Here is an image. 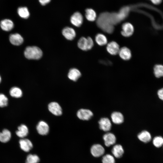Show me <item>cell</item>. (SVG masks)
I'll return each mask as SVG.
<instances>
[{"mask_svg":"<svg viewBox=\"0 0 163 163\" xmlns=\"http://www.w3.org/2000/svg\"><path fill=\"white\" fill-rule=\"evenodd\" d=\"M25 57L29 59H39L42 56L43 52L39 47L35 46L27 47L24 51Z\"/></svg>","mask_w":163,"mask_h":163,"instance_id":"6da1fadb","label":"cell"},{"mask_svg":"<svg viewBox=\"0 0 163 163\" xmlns=\"http://www.w3.org/2000/svg\"><path fill=\"white\" fill-rule=\"evenodd\" d=\"M77 115L80 120H87L91 118L93 116V113L89 110L81 109L78 111Z\"/></svg>","mask_w":163,"mask_h":163,"instance_id":"7a4b0ae2","label":"cell"},{"mask_svg":"<svg viewBox=\"0 0 163 163\" xmlns=\"http://www.w3.org/2000/svg\"><path fill=\"white\" fill-rule=\"evenodd\" d=\"M122 28L121 34L123 36L126 37H129L132 35L134 30L133 25L128 22L123 24Z\"/></svg>","mask_w":163,"mask_h":163,"instance_id":"3957f363","label":"cell"},{"mask_svg":"<svg viewBox=\"0 0 163 163\" xmlns=\"http://www.w3.org/2000/svg\"><path fill=\"white\" fill-rule=\"evenodd\" d=\"M48 108L49 111L55 115L59 116L62 114V108L56 102H53L50 103L48 105Z\"/></svg>","mask_w":163,"mask_h":163,"instance_id":"277c9868","label":"cell"},{"mask_svg":"<svg viewBox=\"0 0 163 163\" xmlns=\"http://www.w3.org/2000/svg\"><path fill=\"white\" fill-rule=\"evenodd\" d=\"M70 21L72 24L74 26L79 27L82 25L83 23L82 15L78 12H75L71 16Z\"/></svg>","mask_w":163,"mask_h":163,"instance_id":"5b68a950","label":"cell"},{"mask_svg":"<svg viewBox=\"0 0 163 163\" xmlns=\"http://www.w3.org/2000/svg\"><path fill=\"white\" fill-rule=\"evenodd\" d=\"M105 152L104 147L101 145L96 144L93 145L91 148V152L93 156L97 157L103 155Z\"/></svg>","mask_w":163,"mask_h":163,"instance_id":"8992f818","label":"cell"},{"mask_svg":"<svg viewBox=\"0 0 163 163\" xmlns=\"http://www.w3.org/2000/svg\"><path fill=\"white\" fill-rule=\"evenodd\" d=\"M37 131L39 134L41 135H46L49 132V128L48 124L43 121H40L36 127Z\"/></svg>","mask_w":163,"mask_h":163,"instance_id":"52a82bcc","label":"cell"},{"mask_svg":"<svg viewBox=\"0 0 163 163\" xmlns=\"http://www.w3.org/2000/svg\"><path fill=\"white\" fill-rule=\"evenodd\" d=\"M100 129L104 131H109L111 127V123L110 120L107 118H102L98 122Z\"/></svg>","mask_w":163,"mask_h":163,"instance_id":"ba28073f","label":"cell"},{"mask_svg":"<svg viewBox=\"0 0 163 163\" xmlns=\"http://www.w3.org/2000/svg\"><path fill=\"white\" fill-rule=\"evenodd\" d=\"M19 143L21 149L26 152H29L33 146L32 142L27 139H21L20 140Z\"/></svg>","mask_w":163,"mask_h":163,"instance_id":"9c48e42d","label":"cell"},{"mask_svg":"<svg viewBox=\"0 0 163 163\" xmlns=\"http://www.w3.org/2000/svg\"><path fill=\"white\" fill-rule=\"evenodd\" d=\"M106 49L107 52L112 55H116L118 54L120 50L119 45L114 41L109 43L107 44Z\"/></svg>","mask_w":163,"mask_h":163,"instance_id":"30bf717a","label":"cell"},{"mask_svg":"<svg viewBox=\"0 0 163 163\" xmlns=\"http://www.w3.org/2000/svg\"><path fill=\"white\" fill-rule=\"evenodd\" d=\"M9 41L12 44L15 46H19L23 43L24 39L19 34L15 33L10 35Z\"/></svg>","mask_w":163,"mask_h":163,"instance_id":"8fae6325","label":"cell"},{"mask_svg":"<svg viewBox=\"0 0 163 163\" xmlns=\"http://www.w3.org/2000/svg\"><path fill=\"white\" fill-rule=\"evenodd\" d=\"M103 139L105 145L109 147L115 143L116 142V137L114 134L111 133H107L104 134Z\"/></svg>","mask_w":163,"mask_h":163,"instance_id":"7c38bea8","label":"cell"},{"mask_svg":"<svg viewBox=\"0 0 163 163\" xmlns=\"http://www.w3.org/2000/svg\"><path fill=\"white\" fill-rule=\"evenodd\" d=\"M62 33L67 39L69 40H73L76 36V33L74 30L69 27L64 28L62 30Z\"/></svg>","mask_w":163,"mask_h":163,"instance_id":"4fadbf2b","label":"cell"},{"mask_svg":"<svg viewBox=\"0 0 163 163\" xmlns=\"http://www.w3.org/2000/svg\"><path fill=\"white\" fill-rule=\"evenodd\" d=\"M0 26L2 30L8 31L11 30L13 28L14 24L11 20L9 19H6L1 21Z\"/></svg>","mask_w":163,"mask_h":163,"instance_id":"5bb4252c","label":"cell"},{"mask_svg":"<svg viewBox=\"0 0 163 163\" xmlns=\"http://www.w3.org/2000/svg\"><path fill=\"white\" fill-rule=\"evenodd\" d=\"M118 54L120 58L124 60H128L131 57V53L130 50L126 47H123L120 49Z\"/></svg>","mask_w":163,"mask_h":163,"instance_id":"9a60e30c","label":"cell"},{"mask_svg":"<svg viewBox=\"0 0 163 163\" xmlns=\"http://www.w3.org/2000/svg\"><path fill=\"white\" fill-rule=\"evenodd\" d=\"M112 121L115 124H119L123 123L124 117L123 115L120 112H114L111 115Z\"/></svg>","mask_w":163,"mask_h":163,"instance_id":"2e32d148","label":"cell"},{"mask_svg":"<svg viewBox=\"0 0 163 163\" xmlns=\"http://www.w3.org/2000/svg\"><path fill=\"white\" fill-rule=\"evenodd\" d=\"M28 132V129L27 126L24 124H22L18 127L16 134L18 137L23 138L27 135Z\"/></svg>","mask_w":163,"mask_h":163,"instance_id":"e0dca14e","label":"cell"},{"mask_svg":"<svg viewBox=\"0 0 163 163\" xmlns=\"http://www.w3.org/2000/svg\"><path fill=\"white\" fill-rule=\"evenodd\" d=\"M81 73L76 68H72L69 71L68 76L70 79L76 81L81 76Z\"/></svg>","mask_w":163,"mask_h":163,"instance_id":"ac0fdd59","label":"cell"},{"mask_svg":"<svg viewBox=\"0 0 163 163\" xmlns=\"http://www.w3.org/2000/svg\"><path fill=\"white\" fill-rule=\"evenodd\" d=\"M138 138L140 140L144 143L149 142L152 139L150 133L146 130L143 131L139 133L138 135Z\"/></svg>","mask_w":163,"mask_h":163,"instance_id":"d6986e66","label":"cell"},{"mask_svg":"<svg viewBox=\"0 0 163 163\" xmlns=\"http://www.w3.org/2000/svg\"><path fill=\"white\" fill-rule=\"evenodd\" d=\"M111 152L114 156L117 158H121L124 153L123 149L120 145H115L113 147Z\"/></svg>","mask_w":163,"mask_h":163,"instance_id":"ffe728a7","label":"cell"},{"mask_svg":"<svg viewBox=\"0 0 163 163\" xmlns=\"http://www.w3.org/2000/svg\"><path fill=\"white\" fill-rule=\"evenodd\" d=\"M11 137V133L8 129H4L0 132V141L2 142H7L10 140Z\"/></svg>","mask_w":163,"mask_h":163,"instance_id":"44dd1931","label":"cell"},{"mask_svg":"<svg viewBox=\"0 0 163 163\" xmlns=\"http://www.w3.org/2000/svg\"><path fill=\"white\" fill-rule=\"evenodd\" d=\"M9 94L11 97L16 98L21 97L22 95V90L17 87L11 88L10 90Z\"/></svg>","mask_w":163,"mask_h":163,"instance_id":"7402d4cb","label":"cell"},{"mask_svg":"<svg viewBox=\"0 0 163 163\" xmlns=\"http://www.w3.org/2000/svg\"><path fill=\"white\" fill-rule=\"evenodd\" d=\"M17 12L21 18L27 19L30 16V13L27 8L25 7H21L18 8Z\"/></svg>","mask_w":163,"mask_h":163,"instance_id":"603a6c76","label":"cell"},{"mask_svg":"<svg viewBox=\"0 0 163 163\" xmlns=\"http://www.w3.org/2000/svg\"><path fill=\"white\" fill-rule=\"evenodd\" d=\"M95 40L96 43L101 46L106 45L107 42L106 37L102 34H97L95 37Z\"/></svg>","mask_w":163,"mask_h":163,"instance_id":"cb8c5ba5","label":"cell"},{"mask_svg":"<svg viewBox=\"0 0 163 163\" xmlns=\"http://www.w3.org/2000/svg\"><path fill=\"white\" fill-rule=\"evenodd\" d=\"M78 46L81 50L86 51L88 50V42L87 38L82 37L78 40Z\"/></svg>","mask_w":163,"mask_h":163,"instance_id":"d4e9b609","label":"cell"},{"mask_svg":"<svg viewBox=\"0 0 163 163\" xmlns=\"http://www.w3.org/2000/svg\"><path fill=\"white\" fill-rule=\"evenodd\" d=\"M85 17L89 21H94L96 18V14L95 11L91 8H88L85 10Z\"/></svg>","mask_w":163,"mask_h":163,"instance_id":"484cf974","label":"cell"},{"mask_svg":"<svg viewBox=\"0 0 163 163\" xmlns=\"http://www.w3.org/2000/svg\"><path fill=\"white\" fill-rule=\"evenodd\" d=\"M154 72L155 76L157 78L163 76V66L156 65L154 68Z\"/></svg>","mask_w":163,"mask_h":163,"instance_id":"4316f807","label":"cell"},{"mask_svg":"<svg viewBox=\"0 0 163 163\" xmlns=\"http://www.w3.org/2000/svg\"><path fill=\"white\" fill-rule=\"evenodd\" d=\"M40 161V158L38 155L30 154L27 156L25 163H38Z\"/></svg>","mask_w":163,"mask_h":163,"instance_id":"83f0119b","label":"cell"},{"mask_svg":"<svg viewBox=\"0 0 163 163\" xmlns=\"http://www.w3.org/2000/svg\"><path fill=\"white\" fill-rule=\"evenodd\" d=\"M153 144L157 148H159L163 145V138L161 136H156L153 140Z\"/></svg>","mask_w":163,"mask_h":163,"instance_id":"f1b7e54d","label":"cell"},{"mask_svg":"<svg viewBox=\"0 0 163 163\" xmlns=\"http://www.w3.org/2000/svg\"><path fill=\"white\" fill-rule=\"evenodd\" d=\"M8 103V97L4 94L0 93V107H3L7 106Z\"/></svg>","mask_w":163,"mask_h":163,"instance_id":"f546056e","label":"cell"},{"mask_svg":"<svg viewBox=\"0 0 163 163\" xmlns=\"http://www.w3.org/2000/svg\"><path fill=\"white\" fill-rule=\"evenodd\" d=\"M102 162L103 163H115V160L113 156L107 154L103 157Z\"/></svg>","mask_w":163,"mask_h":163,"instance_id":"4dcf8cb0","label":"cell"},{"mask_svg":"<svg viewBox=\"0 0 163 163\" xmlns=\"http://www.w3.org/2000/svg\"><path fill=\"white\" fill-rule=\"evenodd\" d=\"M88 42V50L91 49L94 46V42L92 38L88 37L87 38Z\"/></svg>","mask_w":163,"mask_h":163,"instance_id":"1f68e13d","label":"cell"},{"mask_svg":"<svg viewBox=\"0 0 163 163\" xmlns=\"http://www.w3.org/2000/svg\"><path fill=\"white\" fill-rule=\"evenodd\" d=\"M157 94L159 98L163 101V88L159 90L157 92Z\"/></svg>","mask_w":163,"mask_h":163,"instance_id":"d6a6232c","label":"cell"},{"mask_svg":"<svg viewBox=\"0 0 163 163\" xmlns=\"http://www.w3.org/2000/svg\"><path fill=\"white\" fill-rule=\"evenodd\" d=\"M40 4L42 5H45L48 3L51 0H39Z\"/></svg>","mask_w":163,"mask_h":163,"instance_id":"836d02e7","label":"cell"},{"mask_svg":"<svg viewBox=\"0 0 163 163\" xmlns=\"http://www.w3.org/2000/svg\"><path fill=\"white\" fill-rule=\"evenodd\" d=\"M152 2L155 4H159L161 2L162 0H150Z\"/></svg>","mask_w":163,"mask_h":163,"instance_id":"e575fe53","label":"cell"},{"mask_svg":"<svg viewBox=\"0 0 163 163\" xmlns=\"http://www.w3.org/2000/svg\"><path fill=\"white\" fill-rule=\"evenodd\" d=\"M1 76L0 75V83H1Z\"/></svg>","mask_w":163,"mask_h":163,"instance_id":"d590c367","label":"cell"}]
</instances>
